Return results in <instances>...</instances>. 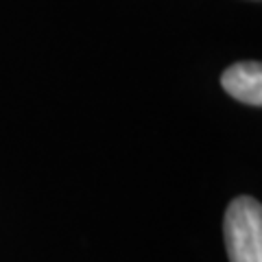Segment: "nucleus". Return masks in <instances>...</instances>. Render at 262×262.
I'll return each instance as SVG.
<instances>
[{
	"label": "nucleus",
	"mask_w": 262,
	"mask_h": 262,
	"mask_svg": "<svg viewBox=\"0 0 262 262\" xmlns=\"http://www.w3.org/2000/svg\"><path fill=\"white\" fill-rule=\"evenodd\" d=\"M225 247L229 262H262V208L251 196H238L225 212Z\"/></svg>",
	"instance_id": "1"
},
{
	"label": "nucleus",
	"mask_w": 262,
	"mask_h": 262,
	"mask_svg": "<svg viewBox=\"0 0 262 262\" xmlns=\"http://www.w3.org/2000/svg\"><path fill=\"white\" fill-rule=\"evenodd\" d=\"M223 90L236 101L260 107L262 105V66L258 61L234 63L221 77Z\"/></svg>",
	"instance_id": "2"
}]
</instances>
